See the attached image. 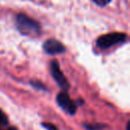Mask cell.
<instances>
[{"instance_id": "obj_1", "label": "cell", "mask_w": 130, "mask_h": 130, "mask_svg": "<svg viewBox=\"0 0 130 130\" xmlns=\"http://www.w3.org/2000/svg\"><path fill=\"white\" fill-rule=\"evenodd\" d=\"M15 25L18 31L24 36H37L41 32L40 23L23 13H19L16 15Z\"/></svg>"}, {"instance_id": "obj_2", "label": "cell", "mask_w": 130, "mask_h": 130, "mask_svg": "<svg viewBox=\"0 0 130 130\" xmlns=\"http://www.w3.org/2000/svg\"><path fill=\"white\" fill-rule=\"evenodd\" d=\"M127 40V35L124 32H109L106 35H103L96 39V46L102 49L106 50L113 46H116L118 44H122Z\"/></svg>"}, {"instance_id": "obj_3", "label": "cell", "mask_w": 130, "mask_h": 130, "mask_svg": "<svg viewBox=\"0 0 130 130\" xmlns=\"http://www.w3.org/2000/svg\"><path fill=\"white\" fill-rule=\"evenodd\" d=\"M50 71L52 74V77L54 78L55 82L63 89V90H67L69 88V83L67 81V78L64 76V74L62 73L59 63L57 60H53L50 64Z\"/></svg>"}, {"instance_id": "obj_4", "label": "cell", "mask_w": 130, "mask_h": 130, "mask_svg": "<svg viewBox=\"0 0 130 130\" xmlns=\"http://www.w3.org/2000/svg\"><path fill=\"white\" fill-rule=\"evenodd\" d=\"M57 104L59 105V107L65 111L66 113H68L69 115H74L76 112V104L69 98L68 93L64 90L61 91L60 93H58L57 98H56Z\"/></svg>"}, {"instance_id": "obj_5", "label": "cell", "mask_w": 130, "mask_h": 130, "mask_svg": "<svg viewBox=\"0 0 130 130\" xmlns=\"http://www.w3.org/2000/svg\"><path fill=\"white\" fill-rule=\"evenodd\" d=\"M43 49L49 55H59V54H63L66 51L65 46L60 41L55 39L47 40L43 45Z\"/></svg>"}, {"instance_id": "obj_6", "label": "cell", "mask_w": 130, "mask_h": 130, "mask_svg": "<svg viewBox=\"0 0 130 130\" xmlns=\"http://www.w3.org/2000/svg\"><path fill=\"white\" fill-rule=\"evenodd\" d=\"M8 124V119L5 113L0 109V126H6Z\"/></svg>"}, {"instance_id": "obj_7", "label": "cell", "mask_w": 130, "mask_h": 130, "mask_svg": "<svg viewBox=\"0 0 130 130\" xmlns=\"http://www.w3.org/2000/svg\"><path fill=\"white\" fill-rule=\"evenodd\" d=\"M91 1H92L94 4H96V5L101 6V7H105V6H107L108 4H110L112 0H91Z\"/></svg>"}, {"instance_id": "obj_8", "label": "cell", "mask_w": 130, "mask_h": 130, "mask_svg": "<svg viewBox=\"0 0 130 130\" xmlns=\"http://www.w3.org/2000/svg\"><path fill=\"white\" fill-rule=\"evenodd\" d=\"M30 84H31L32 86H35L36 88H38V89H46V87L42 84V82H41V81H37V80L32 81V80H31Z\"/></svg>"}, {"instance_id": "obj_9", "label": "cell", "mask_w": 130, "mask_h": 130, "mask_svg": "<svg viewBox=\"0 0 130 130\" xmlns=\"http://www.w3.org/2000/svg\"><path fill=\"white\" fill-rule=\"evenodd\" d=\"M43 126L47 129V130H58L56 126H54L53 124L51 123H43Z\"/></svg>"}, {"instance_id": "obj_10", "label": "cell", "mask_w": 130, "mask_h": 130, "mask_svg": "<svg viewBox=\"0 0 130 130\" xmlns=\"http://www.w3.org/2000/svg\"><path fill=\"white\" fill-rule=\"evenodd\" d=\"M85 127H86V129H88V130H100L101 128H103L104 126H101V127H99V125H85Z\"/></svg>"}, {"instance_id": "obj_11", "label": "cell", "mask_w": 130, "mask_h": 130, "mask_svg": "<svg viewBox=\"0 0 130 130\" xmlns=\"http://www.w3.org/2000/svg\"><path fill=\"white\" fill-rule=\"evenodd\" d=\"M8 130H16V129L13 128V127H10V128H8Z\"/></svg>"}]
</instances>
